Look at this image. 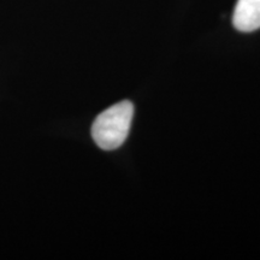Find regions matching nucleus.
<instances>
[{
  "label": "nucleus",
  "instance_id": "obj_1",
  "mask_svg": "<svg viewBox=\"0 0 260 260\" xmlns=\"http://www.w3.org/2000/svg\"><path fill=\"white\" fill-rule=\"evenodd\" d=\"M134 105L128 100L113 105L96 117L92 125L94 142L105 151L121 147L128 138Z\"/></svg>",
  "mask_w": 260,
  "mask_h": 260
},
{
  "label": "nucleus",
  "instance_id": "obj_2",
  "mask_svg": "<svg viewBox=\"0 0 260 260\" xmlns=\"http://www.w3.org/2000/svg\"><path fill=\"white\" fill-rule=\"evenodd\" d=\"M233 24L240 31H254L260 28V0H237Z\"/></svg>",
  "mask_w": 260,
  "mask_h": 260
}]
</instances>
